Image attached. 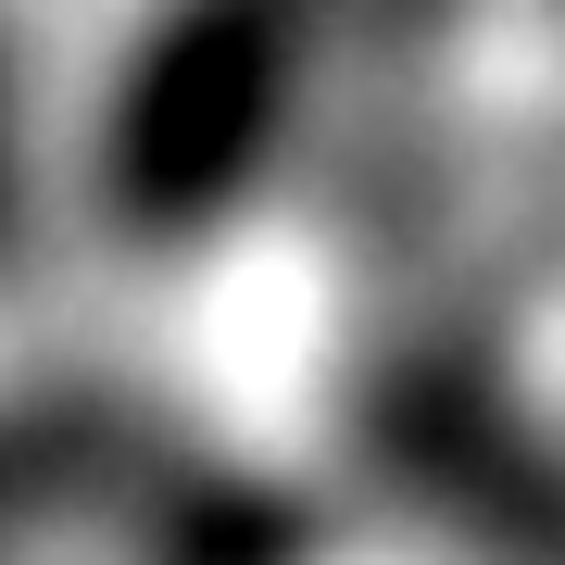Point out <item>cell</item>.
I'll list each match as a JSON object with an SVG mask.
<instances>
[{"label":"cell","mask_w":565,"mask_h":565,"mask_svg":"<svg viewBox=\"0 0 565 565\" xmlns=\"http://www.w3.org/2000/svg\"><path fill=\"white\" fill-rule=\"evenodd\" d=\"M289 102V0H177L102 126V202L126 239H202L252 189Z\"/></svg>","instance_id":"1"}]
</instances>
